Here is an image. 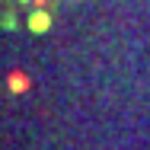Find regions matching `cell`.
Returning <instances> with one entry per match:
<instances>
[{"label": "cell", "mask_w": 150, "mask_h": 150, "mask_svg": "<svg viewBox=\"0 0 150 150\" xmlns=\"http://www.w3.org/2000/svg\"><path fill=\"white\" fill-rule=\"evenodd\" d=\"M32 29L45 32V29H48V16H45V13H35V16H32Z\"/></svg>", "instance_id": "cell-1"}]
</instances>
